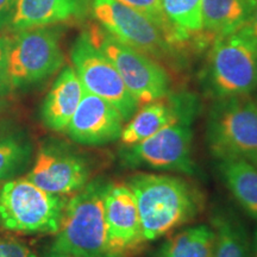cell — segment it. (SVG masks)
Listing matches in <instances>:
<instances>
[{"label":"cell","instance_id":"30bf717a","mask_svg":"<svg viewBox=\"0 0 257 257\" xmlns=\"http://www.w3.org/2000/svg\"><path fill=\"white\" fill-rule=\"evenodd\" d=\"M70 59L83 89L113 105L126 123L137 111V101L115 67L89 41L86 31L74 42Z\"/></svg>","mask_w":257,"mask_h":257},{"label":"cell","instance_id":"8fae6325","mask_svg":"<svg viewBox=\"0 0 257 257\" xmlns=\"http://www.w3.org/2000/svg\"><path fill=\"white\" fill-rule=\"evenodd\" d=\"M88 160L66 144L48 142L38 150L25 178L46 192L57 195L76 193L91 180Z\"/></svg>","mask_w":257,"mask_h":257},{"label":"cell","instance_id":"4dcf8cb0","mask_svg":"<svg viewBox=\"0 0 257 257\" xmlns=\"http://www.w3.org/2000/svg\"><path fill=\"white\" fill-rule=\"evenodd\" d=\"M3 229V226H2V221H0V230Z\"/></svg>","mask_w":257,"mask_h":257},{"label":"cell","instance_id":"484cf974","mask_svg":"<svg viewBox=\"0 0 257 257\" xmlns=\"http://www.w3.org/2000/svg\"><path fill=\"white\" fill-rule=\"evenodd\" d=\"M238 31L245 37H248L257 47V0L253 3L251 12H250L249 17L246 19L245 24Z\"/></svg>","mask_w":257,"mask_h":257},{"label":"cell","instance_id":"603a6c76","mask_svg":"<svg viewBox=\"0 0 257 257\" xmlns=\"http://www.w3.org/2000/svg\"><path fill=\"white\" fill-rule=\"evenodd\" d=\"M32 146L24 136L0 138V182L14 176L29 162Z\"/></svg>","mask_w":257,"mask_h":257},{"label":"cell","instance_id":"8992f818","mask_svg":"<svg viewBox=\"0 0 257 257\" xmlns=\"http://www.w3.org/2000/svg\"><path fill=\"white\" fill-rule=\"evenodd\" d=\"M86 34L115 67L138 107L169 94L170 76L160 62L115 40L98 23Z\"/></svg>","mask_w":257,"mask_h":257},{"label":"cell","instance_id":"f546056e","mask_svg":"<svg viewBox=\"0 0 257 257\" xmlns=\"http://www.w3.org/2000/svg\"><path fill=\"white\" fill-rule=\"evenodd\" d=\"M153 257H169V256H167L166 253L162 251V250H160V249H159V250H157V251H156L155 255H154Z\"/></svg>","mask_w":257,"mask_h":257},{"label":"cell","instance_id":"7402d4cb","mask_svg":"<svg viewBox=\"0 0 257 257\" xmlns=\"http://www.w3.org/2000/svg\"><path fill=\"white\" fill-rule=\"evenodd\" d=\"M117 2L135 10L138 14L143 15L144 17L152 21L163 32L170 46L174 48L181 56L185 51L191 49L182 35L173 27L169 19L167 18L161 0H117Z\"/></svg>","mask_w":257,"mask_h":257},{"label":"cell","instance_id":"6da1fadb","mask_svg":"<svg viewBox=\"0 0 257 257\" xmlns=\"http://www.w3.org/2000/svg\"><path fill=\"white\" fill-rule=\"evenodd\" d=\"M125 182L136 198L147 243L195 219L204 208L202 193L180 176L138 173Z\"/></svg>","mask_w":257,"mask_h":257},{"label":"cell","instance_id":"d4e9b609","mask_svg":"<svg viewBox=\"0 0 257 257\" xmlns=\"http://www.w3.org/2000/svg\"><path fill=\"white\" fill-rule=\"evenodd\" d=\"M8 43L9 40L0 38V98L12 91L8 73Z\"/></svg>","mask_w":257,"mask_h":257},{"label":"cell","instance_id":"5bb4252c","mask_svg":"<svg viewBox=\"0 0 257 257\" xmlns=\"http://www.w3.org/2000/svg\"><path fill=\"white\" fill-rule=\"evenodd\" d=\"M124 124V118L113 105L85 91L66 133L75 143L100 147L119 140Z\"/></svg>","mask_w":257,"mask_h":257},{"label":"cell","instance_id":"ffe728a7","mask_svg":"<svg viewBox=\"0 0 257 257\" xmlns=\"http://www.w3.org/2000/svg\"><path fill=\"white\" fill-rule=\"evenodd\" d=\"M201 2L202 0H161L167 18L193 50L211 44L202 34Z\"/></svg>","mask_w":257,"mask_h":257},{"label":"cell","instance_id":"7a4b0ae2","mask_svg":"<svg viewBox=\"0 0 257 257\" xmlns=\"http://www.w3.org/2000/svg\"><path fill=\"white\" fill-rule=\"evenodd\" d=\"M107 182L89 181L67 200L66 208L50 250L78 257H113L110 251L104 212Z\"/></svg>","mask_w":257,"mask_h":257},{"label":"cell","instance_id":"7c38bea8","mask_svg":"<svg viewBox=\"0 0 257 257\" xmlns=\"http://www.w3.org/2000/svg\"><path fill=\"white\" fill-rule=\"evenodd\" d=\"M104 212L112 256L131 257L140 251L147 242L142 233L136 198L126 182H107L104 193Z\"/></svg>","mask_w":257,"mask_h":257},{"label":"cell","instance_id":"3957f363","mask_svg":"<svg viewBox=\"0 0 257 257\" xmlns=\"http://www.w3.org/2000/svg\"><path fill=\"white\" fill-rule=\"evenodd\" d=\"M206 141L214 159H242L257 166V99H216L208 112Z\"/></svg>","mask_w":257,"mask_h":257},{"label":"cell","instance_id":"f1b7e54d","mask_svg":"<svg viewBox=\"0 0 257 257\" xmlns=\"http://www.w3.org/2000/svg\"><path fill=\"white\" fill-rule=\"evenodd\" d=\"M252 256H253V257H257V229H256V232H255V237H253Z\"/></svg>","mask_w":257,"mask_h":257},{"label":"cell","instance_id":"44dd1931","mask_svg":"<svg viewBox=\"0 0 257 257\" xmlns=\"http://www.w3.org/2000/svg\"><path fill=\"white\" fill-rule=\"evenodd\" d=\"M213 245V229L200 224L173 234L160 250L169 257H212Z\"/></svg>","mask_w":257,"mask_h":257},{"label":"cell","instance_id":"ac0fdd59","mask_svg":"<svg viewBox=\"0 0 257 257\" xmlns=\"http://www.w3.org/2000/svg\"><path fill=\"white\" fill-rule=\"evenodd\" d=\"M225 186L237 202L257 219V166L242 159L217 160Z\"/></svg>","mask_w":257,"mask_h":257},{"label":"cell","instance_id":"4316f807","mask_svg":"<svg viewBox=\"0 0 257 257\" xmlns=\"http://www.w3.org/2000/svg\"><path fill=\"white\" fill-rule=\"evenodd\" d=\"M17 0H0V29L11 23Z\"/></svg>","mask_w":257,"mask_h":257},{"label":"cell","instance_id":"5b68a950","mask_svg":"<svg viewBox=\"0 0 257 257\" xmlns=\"http://www.w3.org/2000/svg\"><path fill=\"white\" fill-rule=\"evenodd\" d=\"M202 82L214 99L250 94L257 88V47L239 31L216 38Z\"/></svg>","mask_w":257,"mask_h":257},{"label":"cell","instance_id":"4fadbf2b","mask_svg":"<svg viewBox=\"0 0 257 257\" xmlns=\"http://www.w3.org/2000/svg\"><path fill=\"white\" fill-rule=\"evenodd\" d=\"M197 110V99L187 93L170 92L163 98L140 106L124 124L119 138L121 146H135L170 124L182 119H194Z\"/></svg>","mask_w":257,"mask_h":257},{"label":"cell","instance_id":"277c9868","mask_svg":"<svg viewBox=\"0 0 257 257\" xmlns=\"http://www.w3.org/2000/svg\"><path fill=\"white\" fill-rule=\"evenodd\" d=\"M66 204L63 195L46 192L27 178L9 180L0 189L2 226L25 234L56 233Z\"/></svg>","mask_w":257,"mask_h":257},{"label":"cell","instance_id":"e0dca14e","mask_svg":"<svg viewBox=\"0 0 257 257\" xmlns=\"http://www.w3.org/2000/svg\"><path fill=\"white\" fill-rule=\"evenodd\" d=\"M255 0H202V34L208 41L234 34L245 24Z\"/></svg>","mask_w":257,"mask_h":257},{"label":"cell","instance_id":"9a60e30c","mask_svg":"<svg viewBox=\"0 0 257 257\" xmlns=\"http://www.w3.org/2000/svg\"><path fill=\"white\" fill-rule=\"evenodd\" d=\"M83 92L85 89L73 67H64L42 105L41 118L44 126L55 133L66 131Z\"/></svg>","mask_w":257,"mask_h":257},{"label":"cell","instance_id":"2e32d148","mask_svg":"<svg viewBox=\"0 0 257 257\" xmlns=\"http://www.w3.org/2000/svg\"><path fill=\"white\" fill-rule=\"evenodd\" d=\"M86 0H17L11 25L14 30L53 27L81 18Z\"/></svg>","mask_w":257,"mask_h":257},{"label":"cell","instance_id":"83f0119b","mask_svg":"<svg viewBox=\"0 0 257 257\" xmlns=\"http://www.w3.org/2000/svg\"><path fill=\"white\" fill-rule=\"evenodd\" d=\"M44 257H78L75 255H72V253H67V252H60V251H53L50 250L49 252L47 253Z\"/></svg>","mask_w":257,"mask_h":257},{"label":"cell","instance_id":"9c48e42d","mask_svg":"<svg viewBox=\"0 0 257 257\" xmlns=\"http://www.w3.org/2000/svg\"><path fill=\"white\" fill-rule=\"evenodd\" d=\"M193 120H179L135 146L123 147L119 152L121 165L195 175L198 167L192 157Z\"/></svg>","mask_w":257,"mask_h":257},{"label":"cell","instance_id":"ba28073f","mask_svg":"<svg viewBox=\"0 0 257 257\" xmlns=\"http://www.w3.org/2000/svg\"><path fill=\"white\" fill-rule=\"evenodd\" d=\"M92 15L106 32L121 43L146 54L161 64H178L182 56L163 32L143 15L117 0H93Z\"/></svg>","mask_w":257,"mask_h":257},{"label":"cell","instance_id":"cb8c5ba5","mask_svg":"<svg viewBox=\"0 0 257 257\" xmlns=\"http://www.w3.org/2000/svg\"><path fill=\"white\" fill-rule=\"evenodd\" d=\"M0 257H37L23 240L0 233Z\"/></svg>","mask_w":257,"mask_h":257},{"label":"cell","instance_id":"52a82bcc","mask_svg":"<svg viewBox=\"0 0 257 257\" xmlns=\"http://www.w3.org/2000/svg\"><path fill=\"white\" fill-rule=\"evenodd\" d=\"M64 63L60 32L53 27L18 30L8 43V73L12 89L32 86L55 74Z\"/></svg>","mask_w":257,"mask_h":257},{"label":"cell","instance_id":"d6986e66","mask_svg":"<svg viewBox=\"0 0 257 257\" xmlns=\"http://www.w3.org/2000/svg\"><path fill=\"white\" fill-rule=\"evenodd\" d=\"M211 227L214 231L212 257H253L245 227L230 211L224 208L214 211Z\"/></svg>","mask_w":257,"mask_h":257}]
</instances>
